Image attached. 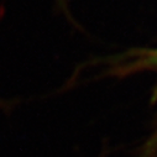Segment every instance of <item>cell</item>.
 <instances>
[{"label": "cell", "instance_id": "1", "mask_svg": "<svg viewBox=\"0 0 157 157\" xmlns=\"http://www.w3.org/2000/svg\"><path fill=\"white\" fill-rule=\"evenodd\" d=\"M128 71L134 69H142V68H148V69H156L157 71V48L144 52L139 55V58L134 62H130L126 64Z\"/></svg>", "mask_w": 157, "mask_h": 157}, {"label": "cell", "instance_id": "2", "mask_svg": "<svg viewBox=\"0 0 157 157\" xmlns=\"http://www.w3.org/2000/svg\"><path fill=\"white\" fill-rule=\"evenodd\" d=\"M140 157H157V126L153 130L150 139L142 146Z\"/></svg>", "mask_w": 157, "mask_h": 157}]
</instances>
